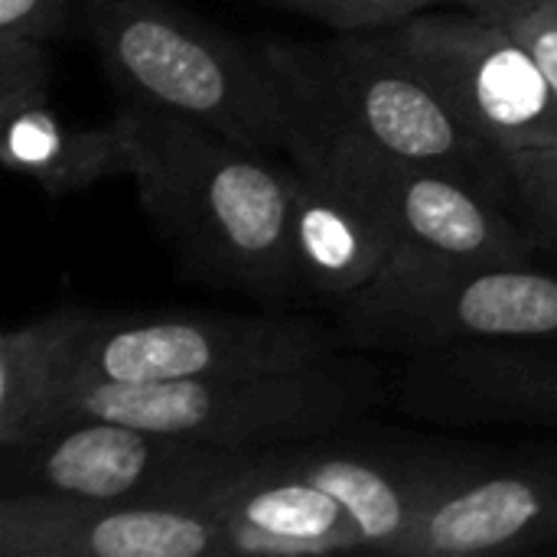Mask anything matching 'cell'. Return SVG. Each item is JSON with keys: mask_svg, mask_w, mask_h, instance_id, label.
Instances as JSON below:
<instances>
[{"mask_svg": "<svg viewBox=\"0 0 557 557\" xmlns=\"http://www.w3.org/2000/svg\"><path fill=\"white\" fill-rule=\"evenodd\" d=\"M333 356L336 336L307 317L219 310L98 313L82 343L72 385H147L290 372L320 366Z\"/></svg>", "mask_w": 557, "mask_h": 557, "instance_id": "cell-7", "label": "cell"}, {"mask_svg": "<svg viewBox=\"0 0 557 557\" xmlns=\"http://www.w3.org/2000/svg\"><path fill=\"white\" fill-rule=\"evenodd\" d=\"M284 88L290 144L437 166L512 209L503 150L480 137L431 75L385 33H339L330 42H261Z\"/></svg>", "mask_w": 557, "mask_h": 557, "instance_id": "cell-2", "label": "cell"}, {"mask_svg": "<svg viewBox=\"0 0 557 557\" xmlns=\"http://www.w3.org/2000/svg\"><path fill=\"white\" fill-rule=\"evenodd\" d=\"M222 529L228 557H317L366 552L356 519L326 490L287 470L274 450L222 483L206 503Z\"/></svg>", "mask_w": 557, "mask_h": 557, "instance_id": "cell-14", "label": "cell"}, {"mask_svg": "<svg viewBox=\"0 0 557 557\" xmlns=\"http://www.w3.org/2000/svg\"><path fill=\"white\" fill-rule=\"evenodd\" d=\"M339 330L359 349L401 356L450 343L557 339V271L529 261L392 258L366 290L343 300Z\"/></svg>", "mask_w": 557, "mask_h": 557, "instance_id": "cell-5", "label": "cell"}, {"mask_svg": "<svg viewBox=\"0 0 557 557\" xmlns=\"http://www.w3.org/2000/svg\"><path fill=\"white\" fill-rule=\"evenodd\" d=\"M503 23L529 46L557 98V0H535Z\"/></svg>", "mask_w": 557, "mask_h": 557, "instance_id": "cell-22", "label": "cell"}, {"mask_svg": "<svg viewBox=\"0 0 557 557\" xmlns=\"http://www.w3.org/2000/svg\"><path fill=\"white\" fill-rule=\"evenodd\" d=\"M294 258L304 294L336 297L343 304L392 264L398 251L395 235L382 215L333 173L307 163H294Z\"/></svg>", "mask_w": 557, "mask_h": 557, "instance_id": "cell-15", "label": "cell"}, {"mask_svg": "<svg viewBox=\"0 0 557 557\" xmlns=\"http://www.w3.org/2000/svg\"><path fill=\"white\" fill-rule=\"evenodd\" d=\"M0 557H228V545L222 522L202 506L7 493Z\"/></svg>", "mask_w": 557, "mask_h": 557, "instance_id": "cell-11", "label": "cell"}, {"mask_svg": "<svg viewBox=\"0 0 557 557\" xmlns=\"http://www.w3.org/2000/svg\"><path fill=\"white\" fill-rule=\"evenodd\" d=\"M82 26L127 104L189 117L251 150H287L290 108L261 52L176 0H82Z\"/></svg>", "mask_w": 557, "mask_h": 557, "instance_id": "cell-3", "label": "cell"}, {"mask_svg": "<svg viewBox=\"0 0 557 557\" xmlns=\"http://www.w3.org/2000/svg\"><path fill=\"white\" fill-rule=\"evenodd\" d=\"M0 117L3 166L36 183L49 199L82 196L134 170V131L124 108L104 124H72L52 101L26 104Z\"/></svg>", "mask_w": 557, "mask_h": 557, "instance_id": "cell-16", "label": "cell"}, {"mask_svg": "<svg viewBox=\"0 0 557 557\" xmlns=\"http://www.w3.org/2000/svg\"><path fill=\"white\" fill-rule=\"evenodd\" d=\"M454 3H460L463 10H470V13H476V16L509 20V16H516L519 10H525V7L535 3V0H454Z\"/></svg>", "mask_w": 557, "mask_h": 557, "instance_id": "cell-23", "label": "cell"}, {"mask_svg": "<svg viewBox=\"0 0 557 557\" xmlns=\"http://www.w3.org/2000/svg\"><path fill=\"white\" fill-rule=\"evenodd\" d=\"M274 457L326 490L356 519L366 552L405 557L408 542L470 450L330 444V437L271 447Z\"/></svg>", "mask_w": 557, "mask_h": 557, "instance_id": "cell-13", "label": "cell"}, {"mask_svg": "<svg viewBox=\"0 0 557 557\" xmlns=\"http://www.w3.org/2000/svg\"><path fill=\"white\" fill-rule=\"evenodd\" d=\"M255 454L222 450L114 418H69L0 450V496L52 493L91 503L202 506Z\"/></svg>", "mask_w": 557, "mask_h": 557, "instance_id": "cell-6", "label": "cell"}, {"mask_svg": "<svg viewBox=\"0 0 557 557\" xmlns=\"http://www.w3.org/2000/svg\"><path fill=\"white\" fill-rule=\"evenodd\" d=\"M444 0H297V13H307L336 33H375L392 29Z\"/></svg>", "mask_w": 557, "mask_h": 557, "instance_id": "cell-20", "label": "cell"}, {"mask_svg": "<svg viewBox=\"0 0 557 557\" xmlns=\"http://www.w3.org/2000/svg\"><path fill=\"white\" fill-rule=\"evenodd\" d=\"M395 398L411 418L447 428H557V339L450 343L414 352Z\"/></svg>", "mask_w": 557, "mask_h": 557, "instance_id": "cell-10", "label": "cell"}, {"mask_svg": "<svg viewBox=\"0 0 557 557\" xmlns=\"http://www.w3.org/2000/svg\"><path fill=\"white\" fill-rule=\"evenodd\" d=\"M121 108L134 131L137 199L183 274L264 304L300 297L294 163H274L180 114Z\"/></svg>", "mask_w": 557, "mask_h": 557, "instance_id": "cell-1", "label": "cell"}, {"mask_svg": "<svg viewBox=\"0 0 557 557\" xmlns=\"http://www.w3.org/2000/svg\"><path fill=\"white\" fill-rule=\"evenodd\" d=\"M385 33L493 147L557 144L555 91L529 46L503 20L424 10Z\"/></svg>", "mask_w": 557, "mask_h": 557, "instance_id": "cell-9", "label": "cell"}, {"mask_svg": "<svg viewBox=\"0 0 557 557\" xmlns=\"http://www.w3.org/2000/svg\"><path fill=\"white\" fill-rule=\"evenodd\" d=\"M512 212L522 219L539 248L557 255V144L503 150Z\"/></svg>", "mask_w": 557, "mask_h": 557, "instance_id": "cell-18", "label": "cell"}, {"mask_svg": "<svg viewBox=\"0 0 557 557\" xmlns=\"http://www.w3.org/2000/svg\"><path fill=\"white\" fill-rule=\"evenodd\" d=\"M52 46L0 33V114L52 101Z\"/></svg>", "mask_w": 557, "mask_h": 557, "instance_id": "cell-19", "label": "cell"}, {"mask_svg": "<svg viewBox=\"0 0 557 557\" xmlns=\"http://www.w3.org/2000/svg\"><path fill=\"white\" fill-rule=\"evenodd\" d=\"M98 310L55 307L20 320L0 336V450L36 437L55 401L72 385V372Z\"/></svg>", "mask_w": 557, "mask_h": 557, "instance_id": "cell-17", "label": "cell"}, {"mask_svg": "<svg viewBox=\"0 0 557 557\" xmlns=\"http://www.w3.org/2000/svg\"><path fill=\"white\" fill-rule=\"evenodd\" d=\"M75 0H0V33L55 46L69 36Z\"/></svg>", "mask_w": 557, "mask_h": 557, "instance_id": "cell-21", "label": "cell"}, {"mask_svg": "<svg viewBox=\"0 0 557 557\" xmlns=\"http://www.w3.org/2000/svg\"><path fill=\"white\" fill-rule=\"evenodd\" d=\"M294 163L320 166L352 186L395 235V258L431 264L529 261L539 248L522 219L457 173L323 147L287 150Z\"/></svg>", "mask_w": 557, "mask_h": 557, "instance_id": "cell-8", "label": "cell"}, {"mask_svg": "<svg viewBox=\"0 0 557 557\" xmlns=\"http://www.w3.org/2000/svg\"><path fill=\"white\" fill-rule=\"evenodd\" d=\"M375 401L379 372L333 356L320 366L290 372L147 385H72L55 401L46 428L69 418H114L209 447L258 454L333 437Z\"/></svg>", "mask_w": 557, "mask_h": 557, "instance_id": "cell-4", "label": "cell"}, {"mask_svg": "<svg viewBox=\"0 0 557 557\" xmlns=\"http://www.w3.org/2000/svg\"><path fill=\"white\" fill-rule=\"evenodd\" d=\"M277 3H284V7H290V10L297 7V0H277Z\"/></svg>", "mask_w": 557, "mask_h": 557, "instance_id": "cell-24", "label": "cell"}, {"mask_svg": "<svg viewBox=\"0 0 557 557\" xmlns=\"http://www.w3.org/2000/svg\"><path fill=\"white\" fill-rule=\"evenodd\" d=\"M557 545V457L470 450L405 557L519 555Z\"/></svg>", "mask_w": 557, "mask_h": 557, "instance_id": "cell-12", "label": "cell"}]
</instances>
